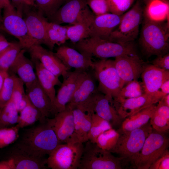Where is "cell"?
<instances>
[{"mask_svg":"<svg viewBox=\"0 0 169 169\" xmlns=\"http://www.w3.org/2000/svg\"><path fill=\"white\" fill-rule=\"evenodd\" d=\"M3 30V16L1 13V9H0V31Z\"/></svg>","mask_w":169,"mask_h":169,"instance_id":"9f6ffc18","label":"cell"},{"mask_svg":"<svg viewBox=\"0 0 169 169\" xmlns=\"http://www.w3.org/2000/svg\"><path fill=\"white\" fill-rule=\"evenodd\" d=\"M68 26H62L49 21L46 24V29L49 43L48 48L52 50L55 45L61 46L68 39Z\"/></svg>","mask_w":169,"mask_h":169,"instance_id":"f546056e","label":"cell"},{"mask_svg":"<svg viewBox=\"0 0 169 169\" xmlns=\"http://www.w3.org/2000/svg\"><path fill=\"white\" fill-rule=\"evenodd\" d=\"M25 51L24 49L21 50L9 71L12 74H17L26 86L34 82L38 79L34 70L33 63L25 56Z\"/></svg>","mask_w":169,"mask_h":169,"instance_id":"d4e9b609","label":"cell"},{"mask_svg":"<svg viewBox=\"0 0 169 169\" xmlns=\"http://www.w3.org/2000/svg\"><path fill=\"white\" fill-rule=\"evenodd\" d=\"M8 74V72L0 69V91L3 84L5 79Z\"/></svg>","mask_w":169,"mask_h":169,"instance_id":"f5cc1de1","label":"cell"},{"mask_svg":"<svg viewBox=\"0 0 169 169\" xmlns=\"http://www.w3.org/2000/svg\"><path fill=\"white\" fill-rule=\"evenodd\" d=\"M11 3L10 0H0V9H3Z\"/></svg>","mask_w":169,"mask_h":169,"instance_id":"db71d44e","label":"cell"},{"mask_svg":"<svg viewBox=\"0 0 169 169\" xmlns=\"http://www.w3.org/2000/svg\"><path fill=\"white\" fill-rule=\"evenodd\" d=\"M5 37L0 33V52L7 47L10 44Z\"/></svg>","mask_w":169,"mask_h":169,"instance_id":"f907efd6","label":"cell"},{"mask_svg":"<svg viewBox=\"0 0 169 169\" xmlns=\"http://www.w3.org/2000/svg\"><path fill=\"white\" fill-rule=\"evenodd\" d=\"M84 145L83 143H61L49 155L48 168L52 169H79Z\"/></svg>","mask_w":169,"mask_h":169,"instance_id":"ba28073f","label":"cell"},{"mask_svg":"<svg viewBox=\"0 0 169 169\" xmlns=\"http://www.w3.org/2000/svg\"><path fill=\"white\" fill-rule=\"evenodd\" d=\"M144 2L146 5H147L152 0H141Z\"/></svg>","mask_w":169,"mask_h":169,"instance_id":"6f0895ef","label":"cell"},{"mask_svg":"<svg viewBox=\"0 0 169 169\" xmlns=\"http://www.w3.org/2000/svg\"><path fill=\"white\" fill-rule=\"evenodd\" d=\"M8 159L13 164L14 169H45L48 167L47 158L31 156L13 146L10 151Z\"/></svg>","mask_w":169,"mask_h":169,"instance_id":"cb8c5ba5","label":"cell"},{"mask_svg":"<svg viewBox=\"0 0 169 169\" xmlns=\"http://www.w3.org/2000/svg\"><path fill=\"white\" fill-rule=\"evenodd\" d=\"M87 6V0H67L47 20L49 22L59 24L67 23L74 25Z\"/></svg>","mask_w":169,"mask_h":169,"instance_id":"d6986e66","label":"cell"},{"mask_svg":"<svg viewBox=\"0 0 169 169\" xmlns=\"http://www.w3.org/2000/svg\"><path fill=\"white\" fill-rule=\"evenodd\" d=\"M156 105H152L125 118L117 131L119 134L139 128L147 124L155 111Z\"/></svg>","mask_w":169,"mask_h":169,"instance_id":"f1b7e54d","label":"cell"},{"mask_svg":"<svg viewBox=\"0 0 169 169\" xmlns=\"http://www.w3.org/2000/svg\"><path fill=\"white\" fill-rule=\"evenodd\" d=\"M31 59L38 60L46 69L57 76L65 77L70 70L63 63L51 50L44 48L41 45H34L28 49Z\"/></svg>","mask_w":169,"mask_h":169,"instance_id":"e0dca14e","label":"cell"},{"mask_svg":"<svg viewBox=\"0 0 169 169\" xmlns=\"http://www.w3.org/2000/svg\"><path fill=\"white\" fill-rule=\"evenodd\" d=\"M161 98L158 95L144 93L133 98H116L113 99L112 102L118 114L124 119L150 105L155 104Z\"/></svg>","mask_w":169,"mask_h":169,"instance_id":"5bb4252c","label":"cell"},{"mask_svg":"<svg viewBox=\"0 0 169 169\" xmlns=\"http://www.w3.org/2000/svg\"><path fill=\"white\" fill-rule=\"evenodd\" d=\"M63 63L70 70L86 71L91 69L93 62L92 58L67 46H60L54 53Z\"/></svg>","mask_w":169,"mask_h":169,"instance_id":"ffe728a7","label":"cell"},{"mask_svg":"<svg viewBox=\"0 0 169 169\" xmlns=\"http://www.w3.org/2000/svg\"><path fill=\"white\" fill-rule=\"evenodd\" d=\"M40 122L36 126L24 130L14 146L31 156L42 157L49 155L61 144L46 120Z\"/></svg>","mask_w":169,"mask_h":169,"instance_id":"6da1fadb","label":"cell"},{"mask_svg":"<svg viewBox=\"0 0 169 169\" xmlns=\"http://www.w3.org/2000/svg\"><path fill=\"white\" fill-rule=\"evenodd\" d=\"M143 16L139 39L143 51L148 57L167 54L169 49V23Z\"/></svg>","mask_w":169,"mask_h":169,"instance_id":"7a4b0ae2","label":"cell"},{"mask_svg":"<svg viewBox=\"0 0 169 169\" xmlns=\"http://www.w3.org/2000/svg\"><path fill=\"white\" fill-rule=\"evenodd\" d=\"M112 101L98 90L83 105L76 107L85 112H94L108 121L113 128L121 124L123 119L118 114Z\"/></svg>","mask_w":169,"mask_h":169,"instance_id":"8fae6325","label":"cell"},{"mask_svg":"<svg viewBox=\"0 0 169 169\" xmlns=\"http://www.w3.org/2000/svg\"><path fill=\"white\" fill-rule=\"evenodd\" d=\"M87 2L95 16L109 12L106 0H88Z\"/></svg>","mask_w":169,"mask_h":169,"instance_id":"ee69618b","label":"cell"},{"mask_svg":"<svg viewBox=\"0 0 169 169\" xmlns=\"http://www.w3.org/2000/svg\"><path fill=\"white\" fill-rule=\"evenodd\" d=\"M46 121L55 132L61 143L79 142L74 134L72 110L66 108L65 110L55 114L54 118H47Z\"/></svg>","mask_w":169,"mask_h":169,"instance_id":"4fadbf2b","label":"cell"},{"mask_svg":"<svg viewBox=\"0 0 169 169\" xmlns=\"http://www.w3.org/2000/svg\"><path fill=\"white\" fill-rule=\"evenodd\" d=\"M3 9V30L17 38L22 49L28 50L33 44L22 16L11 3Z\"/></svg>","mask_w":169,"mask_h":169,"instance_id":"30bf717a","label":"cell"},{"mask_svg":"<svg viewBox=\"0 0 169 169\" xmlns=\"http://www.w3.org/2000/svg\"><path fill=\"white\" fill-rule=\"evenodd\" d=\"M144 10L141 2L137 0L130 10L122 15L117 28L111 33L108 41L121 44L134 41L139 33Z\"/></svg>","mask_w":169,"mask_h":169,"instance_id":"52a82bcc","label":"cell"},{"mask_svg":"<svg viewBox=\"0 0 169 169\" xmlns=\"http://www.w3.org/2000/svg\"><path fill=\"white\" fill-rule=\"evenodd\" d=\"M169 145V138L165 133L153 129L146 139L133 168L149 169L151 164L168 149Z\"/></svg>","mask_w":169,"mask_h":169,"instance_id":"9c48e42d","label":"cell"},{"mask_svg":"<svg viewBox=\"0 0 169 169\" xmlns=\"http://www.w3.org/2000/svg\"><path fill=\"white\" fill-rule=\"evenodd\" d=\"M91 125L88 136V141L95 143L98 137L101 133L112 128L107 121L94 112H91Z\"/></svg>","mask_w":169,"mask_h":169,"instance_id":"e575fe53","label":"cell"},{"mask_svg":"<svg viewBox=\"0 0 169 169\" xmlns=\"http://www.w3.org/2000/svg\"><path fill=\"white\" fill-rule=\"evenodd\" d=\"M31 60L33 62L35 69L38 81L51 99L54 106L56 96L54 86L58 85L60 82L59 77L45 68L38 60Z\"/></svg>","mask_w":169,"mask_h":169,"instance_id":"4316f807","label":"cell"},{"mask_svg":"<svg viewBox=\"0 0 169 169\" xmlns=\"http://www.w3.org/2000/svg\"><path fill=\"white\" fill-rule=\"evenodd\" d=\"M169 152L168 149L150 166L149 169H169Z\"/></svg>","mask_w":169,"mask_h":169,"instance_id":"f6af8a7d","label":"cell"},{"mask_svg":"<svg viewBox=\"0 0 169 169\" xmlns=\"http://www.w3.org/2000/svg\"><path fill=\"white\" fill-rule=\"evenodd\" d=\"M76 50L91 58L95 57L101 59L121 56L137 55L133 42L118 43L101 39L90 37L74 44Z\"/></svg>","mask_w":169,"mask_h":169,"instance_id":"3957f363","label":"cell"},{"mask_svg":"<svg viewBox=\"0 0 169 169\" xmlns=\"http://www.w3.org/2000/svg\"><path fill=\"white\" fill-rule=\"evenodd\" d=\"M153 129L148 122L133 130L120 134L117 144L111 153L118 154L125 166L133 167L147 137Z\"/></svg>","mask_w":169,"mask_h":169,"instance_id":"277c9868","label":"cell"},{"mask_svg":"<svg viewBox=\"0 0 169 169\" xmlns=\"http://www.w3.org/2000/svg\"><path fill=\"white\" fill-rule=\"evenodd\" d=\"M106 1L109 12L121 16L130 8L134 0H106Z\"/></svg>","mask_w":169,"mask_h":169,"instance_id":"60d3db41","label":"cell"},{"mask_svg":"<svg viewBox=\"0 0 169 169\" xmlns=\"http://www.w3.org/2000/svg\"><path fill=\"white\" fill-rule=\"evenodd\" d=\"M151 63L157 67L169 70V53L163 56H157Z\"/></svg>","mask_w":169,"mask_h":169,"instance_id":"bcb514c9","label":"cell"},{"mask_svg":"<svg viewBox=\"0 0 169 169\" xmlns=\"http://www.w3.org/2000/svg\"><path fill=\"white\" fill-rule=\"evenodd\" d=\"M122 15L111 13L95 16L90 28L89 37H97L108 40L111 33L119 25Z\"/></svg>","mask_w":169,"mask_h":169,"instance_id":"7402d4cb","label":"cell"},{"mask_svg":"<svg viewBox=\"0 0 169 169\" xmlns=\"http://www.w3.org/2000/svg\"><path fill=\"white\" fill-rule=\"evenodd\" d=\"M144 93L142 84L137 80H133L127 83L122 87L116 98H133L140 96Z\"/></svg>","mask_w":169,"mask_h":169,"instance_id":"74e56055","label":"cell"},{"mask_svg":"<svg viewBox=\"0 0 169 169\" xmlns=\"http://www.w3.org/2000/svg\"><path fill=\"white\" fill-rule=\"evenodd\" d=\"M29 102L30 100L26 94L18 103L15 105L18 112L20 113L22 111L27 105Z\"/></svg>","mask_w":169,"mask_h":169,"instance_id":"c3c4849f","label":"cell"},{"mask_svg":"<svg viewBox=\"0 0 169 169\" xmlns=\"http://www.w3.org/2000/svg\"><path fill=\"white\" fill-rule=\"evenodd\" d=\"M161 100L164 104L169 107V94H167L163 96Z\"/></svg>","mask_w":169,"mask_h":169,"instance_id":"11a10c76","label":"cell"},{"mask_svg":"<svg viewBox=\"0 0 169 169\" xmlns=\"http://www.w3.org/2000/svg\"><path fill=\"white\" fill-rule=\"evenodd\" d=\"M73 115L75 136L79 142L88 141V136L91 125L92 113L76 107L72 109Z\"/></svg>","mask_w":169,"mask_h":169,"instance_id":"83f0119b","label":"cell"},{"mask_svg":"<svg viewBox=\"0 0 169 169\" xmlns=\"http://www.w3.org/2000/svg\"><path fill=\"white\" fill-rule=\"evenodd\" d=\"M85 71L77 69L73 71H69L63 77V82L56 95L54 103L55 115L66 109L67 105L83 78Z\"/></svg>","mask_w":169,"mask_h":169,"instance_id":"9a60e30c","label":"cell"},{"mask_svg":"<svg viewBox=\"0 0 169 169\" xmlns=\"http://www.w3.org/2000/svg\"><path fill=\"white\" fill-rule=\"evenodd\" d=\"M16 126L18 128H23L31 125L37 121H46L41 112L30 102L20 112Z\"/></svg>","mask_w":169,"mask_h":169,"instance_id":"1f68e13d","label":"cell"},{"mask_svg":"<svg viewBox=\"0 0 169 169\" xmlns=\"http://www.w3.org/2000/svg\"><path fill=\"white\" fill-rule=\"evenodd\" d=\"M164 94H169V79L165 81L161 85L160 89Z\"/></svg>","mask_w":169,"mask_h":169,"instance_id":"816d5d0a","label":"cell"},{"mask_svg":"<svg viewBox=\"0 0 169 169\" xmlns=\"http://www.w3.org/2000/svg\"><path fill=\"white\" fill-rule=\"evenodd\" d=\"M95 15L87 6L75 24L68 26V39L74 43L89 37L90 28Z\"/></svg>","mask_w":169,"mask_h":169,"instance_id":"484cf974","label":"cell"},{"mask_svg":"<svg viewBox=\"0 0 169 169\" xmlns=\"http://www.w3.org/2000/svg\"><path fill=\"white\" fill-rule=\"evenodd\" d=\"M91 69L98 82V90L112 100L124 86L115 68L114 60L107 59L93 62Z\"/></svg>","mask_w":169,"mask_h":169,"instance_id":"5b68a950","label":"cell"},{"mask_svg":"<svg viewBox=\"0 0 169 169\" xmlns=\"http://www.w3.org/2000/svg\"><path fill=\"white\" fill-rule=\"evenodd\" d=\"M23 82L16 74L14 75V81L11 99L15 105L18 103L25 96Z\"/></svg>","mask_w":169,"mask_h":169,"instance_id":"7bdbcfd3","label":"cell"},{"mask_svg":"<svg viewBox=\"0 0 169 169\" xmlns=\"http://www.w3.org/2000/svg\"><path fill=\"white\" fill-rule=\"evenodd\" d=\"M85 143L79 169H121L125 166L120 157L88 140Z\"/></svg>","mask_w":169,"mask_h":169,"instance_id":"8992f818","label":"cell"},{"mask_svg":"<svg viewBox=\"0 0 169 169\" xmlns=\"http://www.w3.org/2000/svg\"><path fill=\"white\" fill-rule=\"evenodd\" d=\"M18 128L16 125L0 129V148L14 142L19 137Z\"/></svg>","mask_w":169,"mask_h":169,"instance_id":"ab89813d","label":"cell"},{"mask_svg":"<svg viewBox=\"0 0 169 169\" xmlns=\"http://www.w3.org/2000/svg\"><path fill=\"white\" fill-rule=\"evenodd\" d=\"M15 104L11 99L0 108V129L14 126L17 124L19 115Z\"/></svg>","mask_w":169,"mask_h":169,"instance_id":"836d02e7","label":"cell"},{"mask_svg":"<svg viewBox=\"0 0 169 169\" xmlns=\"http://www.w3.org/2000/svg\"><path fill=\"white\" fill-rule=\"evenodd\" d=\"M150 123L152 129L157 131L165 133L169 130V120L158 115L155 110L150 119Z\"/></svg>","mask_w":169,"mask_h":169,"instance_id":"b9f144b4","label":"cell"},{"mask_svg":"<svg viewBox=\"0 0 169 169\" xmlns=\"http://www.w3.org/2000/svg\"><path fill=\"white\" fill-rule=\"evenodd\" d=\"M0 169H14L12 161L10 159L0 161Z\"/></svg>","mask_w":169,"mask_h":169,"instance_id":"681fc988","label":"cell"},{"mask_svg":"<svg viewBox=\"0 0 169 169\" xmlns=\"http://www.w3.org/2000/svg\"><path fill=\"white\" fill-rule=\"evenodd\" d=\"M22 14L33 46L44 44L48 47L49 43L46 29L47 18L33 7L25 8Z\"/></svg>","mask_w":169,"mask_h":169,"instance_id":"7c38bea8","label":"cell"},{"mask_svg":"<svg viewBox=\"0 0 169 169\" xmlns=\"http://www.w3.org/2000/svg\"><path fill=\"white\" fill-rule=\"evenodd\" d=\"M120 135L117 131L111 128L100 134L95 143L100 148L111 153L117 144Z\"/></svg>","mask_w":169,"mask_h":169,"instance_id":"d590c367","label":"cell"},{"mask_svg":"<svg viewBox=\"0 0 169 169\" xmlns=\"http://www.w3.org/2000/svg\"><path fill=\"white\" fill-rule=\"evenodd\" d=\"M22 49L19 42H10L0 52V69L8 72Z\"/></svg>","mask_w":169,"mask_h":169,"instance_id":"d6a6232c","label":"cell"},{"mask_svg":"<svg viewBox=\"0 0 169 169\" xmlns=\"http://www.w3.org/2000/svg\"><path fill=\"white\" fill-rule=\"evenodd\" d=\"M141 76L145 93L162 98L165 95L159 89L162 84L169 79V70L147 64Z\"/></svg>","mask_w":169,"mask_h":169,"instance_id":"ac0fdd59","label":"cell"},{"mask_svg":"<svg viewBox=\"0 0 169 169\" xmlns=\"http://www.w3.org/2000/svg\"><path fill=\"white\" fill-rule=\"evenodd\" d=\"M11 3L18 12L22 14L23 10L28 7L36 8L34 0H11Z\"/></svg>","mask_w":169,"mask_h":169,"instance_id":"7dc6e473","label":"cell"},{"mask_svg":"<svg viewBox=\"0 0 169 169\" xmlns=\"http://www.w3.org/2000/svg\"><path fill=\"white\" fill-rule=\"evenodd\" d=\"M67 0H34L36 8L47 19L54 14Z\"/></svg>","mask_w":169,"mask_h":169,"instance_id":"8d00e7d4","label":"cell"},{"mask_svg":"<svg viewBox=\"0 0 169 169\" xmlns=\"http://www.w3.org/2000/svg\"><path fill=\"white\" fill-rule=\"evenodd\" d=\"M96 80L92 72L86 71L84 76L74 91L66 108L71 110L81 105L98 91Z\"/></svg>","mask_w":169,"mask_h":169,"instance_id":"603a6c76","label":"cell"},{"mask_svg":"<svg viewBox=\"0 0 169 169\" xmlns=\"http://www.w3.org/2000/svg\"><path fill=\"white\" fill-rule=\"evenodd\" d=\"M26 94L31 103L41 112L45 119L55 115L51 99L40 85L38 80L26 86Z\"/></svg>","mask_w":169,"mask_h":169,"instance_id":"44dd1931","label":"cell"},{"mask_svg":"<svg viewBox=\"0 0 169 169\" xmlns=\"http://www.w3.org/2000/svg\"><path fill=\"white\" fill-rule=\"evenodd\" d=\"M164 18L168 17L169 0H152L146 5L144 10V16L152 20L162 21Z\"/></svg>","mask_w":169,"mask_h":169,"instance_id":"4dcf8cb0","label":"cell"},{"mask_svg":"<svg viewBox=\"0 0 169 169\" xmlns=\"http://www.w3.org/2000/svg\"><path fill=\"white\" fill-rule=\"evenodd\" d=\"M115 58V66L124 86L131 81L137 80L147 64L138 55L121 56Z\"/></svg>","mask_w":169,"mask_h":169,"instance_id":"2e32d148","label":"cell"},{"mask_svg":"<svg viewBox=\"0 0 169 169\" xmlns=\"http://www.w3.org/2000/svg\"><path fill=\"white\" fill-rule=\"evenodd\" d=\"M14 74H8L5 78L0 91V108L7 103L11 99L14 81Z\"/></svg>","mask_w":169,"mask_h":169,"instance_id":"f35d334b","label":"cell"}]
</instances>
